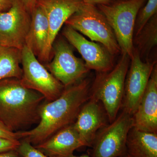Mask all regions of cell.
Returning a JSON list of instances; mask_svg holds the SVG:
<instances>
[{
  "label": "cell",
  "instance_id": "obj_23",
  "mask_svg": "<svg viewBox=\"0 0 157 157\" xmlns=\"http://www.w3.org/2000/svg\"><path fill=\"white\" fill-rule=\"evenodd\" d=\"M19 144L20 140H11L0 138V153L16 151Z\"/></svg>",
  "mask_w": 157,
  "mask_h": 157
},
{
  "label": "cell",
  "instance_id": "obj_22",
  "mask_svg": "<svg viewBox=\"0 0 157 157\" xmlns=\"http://www.w3.org/2000/svg\"><path fill=\"white\" fill-rule=\"evenodd\" d=\"M0 138L11 140H19L23 139L22 131L14 132L11 131L2 121L0 120Z\"/></svg>",
  "mask_w": 157,
  "mask_h": 157
},
{
  "label": "cell",
  "instance_id": "obj_28",
  "mask_svg": "<svg viewBox=\"0 0 157 157\" xmlns=\"http://www.w3.org/2000/svg\"><path fill=\"white\" fill-rule=\"evenodd\" d=\"M69 157H90L88 155H82L81 156H75L74 155H72L70 156Z\"/></svg>",
  "mask_w": 157,
  "mask_h": 157
},
{
  "label": "cell",
  "instance_id": "obj_24",
  "mask_svg": "<svg viewBox=\"0 0 157 157\" xmlns=\"http://www.w3.org/2000/svg\"><path fill=\"white\" fill-rule=\"evenodd\" d=\"M84 4L96 6L99 5H109L114 2V0H81Z\"/></svg>",
  "mask_w": 157,
  "mask_h": 157
},
{
  "label": "cell",
  "instance_id": "obj_20",
  "mask_svg": "<svg viewBox=\"0 0 157 157\" xmlns=\"http://www.w3.org/2000/svg\"><path fill=\"white\" fill-rule=\"evenodd\" d=\"M157 14V0H147L139 10L135 21L134 37L137 36L147 23Z\"/></svg>",
  "mask_w": 157,
  "mask_h": 157
},
{
  "label": "cell",
  "instance_id": "obj_13",
  "mask_svg": "<svg viewBox=\"0 0 157 157\" xmlns=\"http://www.w3.org/2000/svg\"><path fill=\"white\" fill-rule=\"evenodd\" d=\"M107 121L102 104L90 98L81 107L73 124L86 146L91 147L97 133L107 125Z\"/></svg>",
  "mask_w": 157,
  "mask_h": 157
},
{
  "label": "cell",
  "instance_id": "obj_2",
  "mask_svg": "<svg viewBox=\"0 0 157 157\" xmlns=\"http://www.w3.org/2000/svg\"><path fill=\"white\" fill-rule=\"evenodd\" d=\"M45 101L40 93L25 87L19 78L0 80V120L13 132L39 123V108Z\"/></svg>",
  "mask_w": 157,
  "mask_h": 157
},
{
  "label": "cell",
  "instance_id": "obj_27",
  "mask_svg": "<svg viewBox=\"0 0 157 157\" xmlns=\"http://www.w3.org/2000/svg\"><path fill=\"white\" fill-rule=\"evenodd\" d=\"M0 157H22L16 151L0 153Z\"/></svg>",
  "mask_w": 157,
  "mask_h": 157
},
{
  "label": "cell",
  "instance_id": "obj_1",
  "mask_svg": "<svg viewBox=\"0 0 157 157\" xmlns=\"http://www.w3.org/2000/svg\"><path fill=\"white\" fill-rule=\"evenodd\" d=\"M90 79L84 78L65 87L54 101H44L39 108V123L32 130L23 131V139L36 145L74 123L81 107L90 99Z\"/></svg>",
  "mask_w": 157,
  "mask_h": 157
},
{
  "label": "cell",
  "instance_id": "obj_4",
  "mask_svg": "<svg viewBox=\"0 0 157 157\" xmlns=\"http://www.w3.org/2000/svg\"><path fill=\"white\" fill-rule=\"evenodd\" d=\"M147 0H121L98 8L106 17L116 38L122 54L132 59L135 52L134 30L137 14Z\"/></svg>",
  "mask_w": 157,
  "mask_h": 157
},
{
  "label": "cell",
  "instance_id": "obj_15",
  "mask_svg": "<svg viewBox=\"0 0 157 157\" xmlns=\"http://www.w3.org/2000/svg\"><path fill=\"white\" fill-rule=\"evenodd\" d=\"M83 146L85 144L72 124L35 147L49 157H69Z\"/></svg>",
  "mask_w": 157,
  "mask_h": 157
},
{
  "label": "cell",
  "instance_id": "obj_30",
  "mask_svg": "<svg viewBox=\"0 0 157 157\" xmlns=\"http://www.w3.org/2000/svg\"><path fill=\"white\" fill-rule=\"evenodd\" d=\"M118 1H121V0H118Z\"/></svg>",
  "mask_w": 157,
  "mask_h": 157
},
{
  "label": "cell",
  "instance_id": "obj_21",
  "mask_svg": "<svg viewBox=\"0 0 157 157\" xmlns=\"http://www.w3.org/2000/svg\"><path fill=\"white\" fill-rule=\"evenodd\" d=\"M16 151L22 157H49L25 139L20 141Z\"/></svg>",
  "mask_w": 157,
  "mask_h": 157
},
{
  "label": "cell",
  "instance_id": "obj_3",
  "mask_svg": "<svg viewBox=\"0 0 157 157\" xmlns=\"http://www.w3.org/2000/svg\"><path fill=\"white\" fill-rule=\"evenodd\" d=\"M130 62L128 56L123 54L112 70L98 73L94 84L90 87V98L101 102L109 123L115 119L121 107L125 80Z\"/></svg>",
  "mask_w": 157,
  "mask_h": 157
},
{
  "label": "cell",
  "instance_id": "obj_9",
  "mask_svg": "<svg viewBox=\"0 0 157 157\" xmlns=\"http://www.w3.org/2000/svg\"><path fill=\"white\" fill-rule=\"evenodd\" d=\"M125 80L121 108L133 115L137 109L147 86L157 61H144L135 50Z\"/></svg>",
  "mask_w": 157,
  "mask_h": 157
},
{
  "label": "cell",
  "instance_id": "obj_14",
  "mask_svg": "<svg viewBox=\"0 0 157 157\" xmlns=\"http://www.w3.org/2000/svg\"><path fill=\"white\" fill-rule=\"evenodd\" d=\"M133 128L157 133V65L155 66L142 99L132 115Z\"/></svg>",
  "mask_w": 157,
  "mask_h": 157
},
{
  "label": "cell",
  "instance_id": "obj_8",
  "mask_svg": "<svg viewBox=\"0 0 157 157\" xmlns=\"http://www.w3.org/2000/svg\"><path fill=\"white\" fill-rule=\"evenodd\" d=\"M52 52L53 59L45 67L65 87L81 81L89 72L84 61L75 56L71 45L64 39L55 41Z\"/></svg>",
  "mask_w": 157,
  "mask_h": 157
},
{
  "label": "cell",
  "instance_id": "obj_25",
  "mask_svg": "<svg viewBox=\"0 0 157 157\" xmlns=\"http://www.w3.org/2000/svg\"><path fill=\"white\" fill-rule=\"evenodd\" d=\"M14 0H0V13L9 11L13 5Z\"/></svg>",
  "mask_w": 157,
  "mask_h": 157
},
{
  "label": "cell",
  "instance_id": "obj_29",
  "mask_svg": "<svg viewBox=\"0 0 157 157\" xmlns=\"http://www.w3.org/2000/svg\"><path fill=\"white\" fill-rule=\"evenodd\" d=\"M122 157H129V156L126 153V154L125 155H124L123 156H122Z\"/></svg>",
  "mask_w": 157,
  "mask_h": 157
},
{
  "label": "cell",
  "instance_id": "obj_11",
  "mask_svg": "<svg viewBox=\"0 0 157 157\" xmlns=\"http://www.w3.org/2000/svg\"><path fill=\"white\" fill-rule=\"evenodd\" d=\"M81 0H38L37 5L41 7L47 17L48 37L46 48L40 61L50 62L53 57L52 45L59 32L65 22L83 4Z\"/></svg>",
  "mask_w": 157,
  "mask_h": 157
},
{
  "label": "cell",
  "instance_id": "obj_26",
  "mask_svg": "<svg viewBox=\"0 0 157 157\" xmlns=\"http://www.w3.org/2000/svg\"><path fill=\"white\" fill-rule=\"evenodd\" d=\"M22 1L25 8L31 14L36 6L38 0H22Z\"/></svg>",
  "mask_w": 157,
  "mask_h": 157
},
{
  "label": "cell",
  "instance_id": "obj_19",
  "mask_svg": "<svg viewBox=\"0 0 157 157\" xmlns=\"http://www.w3.org/2000/svg\"><path fill=\"white\" fill-rule=\"evenodd\" d=\"M135 50L141 59L148 57L153 48L157 45V14L151 17L139 33L134 38Z\"/></svg>",
  "mask_w": 157,
  "mask_h": 157
},
{
  "label": "cell",
  "instance_id": "obj_18",
  "mask_svg": "<svg viewBox=\"0 0 157 157\" xmlns=\"http://www.w3.org/2000/svg\"><path fill=\"white\" fill-rule=\"evenodd\" d=\"M21 50L0 45V80L15 78L21 79L22 75Z\"/></svg>",
  "mask_w": 157,
  "mask_h": 157
},
{
  "label": "cell",
  "instance_id": "obj_10",
  "mask_svg": "<svg viewBox=\"0 0 157 157\" xmlns=\"http://www.w3.org/2000/svg\"><path fill=\"white\" fill-rule=\"evenodd\" d=\"M31 22V14L22 0H14L9 11L0 13V45L21 50Z\"/></svg>",
  "mask_w": 157,
  "mask_h": 157
},
{
  "label": "cell",
  "instance_id": "obj_17",
  "mask_svg": "<svg viewBox=\"0 0 157 157\" xmlns=\"http://www.w3.org/2000/svg\"><path fill=\"white\" fill-rule=\"evenodd\" d=\"M126 146L130 157H157V133L143 132L132 127Z\"/></svg>",
  "mask_w": 157,
  "mask_h": 157
},
{
  "label": "cell",
  "instance_id": "obj_6",
  "mask_svg": "<svg viewBox=\"0 0 157 157\" xmlns=\"http://www.w3.org/2000/svg\"><path fill=\"white\" fill-rule=\"evenodd\" d=\"M21 64L22 75L20 80L25 87L40 93L47 101H54L61 95L65 86L25 45L21 49Z\"/></svg>",
  "mask_w": 157,
  "mask_h": 157
},
{
  "label": "cell",
  "instance_id": "obj_5",
  "mask_svg": "<svg viewBox=\"0 0 157 157\" xmlns=\"http://www.w3.org/2000/svg\"><path fill=\"white\" fill-rule=\"evenodd\" d=\"M65 24L88 37L91 41L102 44L113 55L121 52L113 30L96 6L83 3Z\"/></svg>",
  "mask_w": 157,
  "mask_h": 157
},
{
  "label": "cell",
  "instance_id": "obj_12",
  "mask_svg": "<svg viewBox=\"0 0 157 157\" xmlns=\"http://www.w3.org/2000/svg\"><path fill=\"white\" fill-rule=\"evenodd\" d=\"M63 35L80 54L90 70L104 73L114 67L113 55L102 44L87 40L80 33L67 25L63 30Z\"/></svg>",
  "mask_w": 157,
  "mask_h": 157
},
{
  "label": "cell",
  "instance_id": "obj_16",
  "mask_svg": "<svg viewBox=\"0 0 157 157\" xmlns=\"http://www.w3.org/2000/svg\"><path fill=\"white\" fill-rule=\"evenodd\" d=\"M48 26L47 17L41 7L36 5L31 14V22L25 40L26 46L40 61L48 42Z\"/></svg>",
  "mask_w": 157,
  "mask_h": 157
},
{
  "label": "cell",
  "instance_id": "obj_7",
  "mask_svg": "<svg viewBox=\"0 0 157 157\" xmlns=\"http://www.w3.org/2000/svg\"><path fill=\"white\" fill-rule=\"evenodd\" d=\"M133 127L132 116L123 111L112 122L101 129L91 147L92 157H122L127 153L126 140Z\"/></svg>",
  "mask_w": 157,
  "mask_h": 157
}]
</instances>
